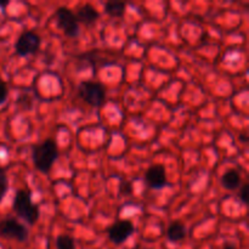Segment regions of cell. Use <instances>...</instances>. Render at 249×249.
Listing matches in <instances>:
<instances>
[{"label": "cell", "instance_id": "obj_1", "mask_svg": "<svg viewBox=\"0 0 249 249\" xmlns=\"http://www.w3.org/2000/svg\"><path fill=\"white\" fill-rule=\"evenodd\" d=\"M58 157L57 145L53 140L48 139L43 142L38 143L32 150V158H33L34 167L40 173H49L53 168V163Z\"/></svg>", "mask_w": 249, "mask_h": 249}, {"label": "cell", "instance_id": "obj_2", "mask_svg": "<svg viewBox=\"0 0 249 249\" xmlns=\"http://www.w3.org/2000/svg\"><path fill=\"white\" fill-rule=\"evenodd\" d=\"M12 209L15 213L23 219L29 225H34L39 219V207L32 201V192L28 189H21L16 192L12 202Z\"/></svg>", "mask_w": 249, "mask_h": 249}, {"label": "cell", "instance_id": "obj_3", "mask_svg": "<svg viewBox=\"0 0 249 249\" xmlns=\"http://www.w3.org/2000/svg\"><path fill=\"white\" fill-rule=\"evenodd\" d=\"M78 95L89 106L100 108L106 101V89L101 83L84 80L78 85Z\"/></svg>", "mask_w": 249, "mask_h": 249}, {"label": "cell", "instance_id": "obj_4", "mask_svg": "<svg viewBox=\"0 0 249 249\" xmlns=\"http://www.w3.org/2000/svg\"><path fill=\"white\" fill-rule=\"evenodd\" d=\"M55 18L57 27L65 36H70V38H77L79 36V22L72 10L65 6L58 7L55 14Z\"/></svg>", "mask_w": 249, "mask_h": 249}, {"label": "cell", "instance_id": "obj_5", "mask_svg": "<svg viewBox=\"0 0 249 249\" xmlns=\"http://www.w3.org/2000/svg\"><path fill=\"white\" fill-rule=\"evenodd\" d=\"M40 43L41 39L39 34H36V32L26 31L17 39L16 44H15V51L19 57H27L39 50Z\"/></svg>", "mask_w": 249, "mask_h": 249}, {"label": "cell", "instance_id": "obj_6", "mask_svg": "<svg viewBox=\"0 0 249 249\" xmlns=\"http://www.w3.org/2000/svg\"><path fill=\"white\" fill-rule=\"evenodd\" d=\"M0 236L9 240L24 242L28 238V229L14 218L2 219L0 221Z\"/></svg>", "mask_w": 249, "mask_h": 249}, {"label": "cell", "instance_id": "obj_7", "mask_svg": "<svg viewBox=\"0 0 249 249\" xmlns=\"http://www.w3.org/2000/svg\"><path fill=\"white\" fill-rule=\"evenodd\" d=\"M135 228L130 220H118L108 229V237L114 245H122L134 233Z\"/></svg>", "mask_w": 249, "mask_h": 249}, {"label": "cell", "instance_id": "obj_8", "mask_svg": "<svg viewBox=\"0 0 249 249\" xmlns=\"http://www.w3.org/2000/svg\"><path fill=\"white\" fill-rule=\"evenodd\" d=\"M145 181L147 186L152 190H160L168 184L167 172L164 165H151L145 173Z\"/></svg>", "mask_w": 249, "mask_h": 249}, {"label": "cell", "instance_id": "obj_9", "mask_svg": "<svg viewBox=\"0 0 249 249\" xmlns=\"http://www.w3.org/2000/svg\"><path fill=\"white\" fill-rule=\"evenodd\" d=\"M75 17H77L79 23L85 24V26H91L99 19L100 14L92 5L85 4L82 7H79V10L75 14Z\"/></svg>", "mask_w": 249, "mask_h": 249}, {"label": "cell", "instance_id": "obj_10", "mask_svg": "<svg viewBox=\"0 0 249 249\" xmlns=\"http://www.w3.org/2000/svg\"><path fill=\"white\" fill-rule=\"evenodd\" d=\"M167 237L172 242H180L186 237V228L181 221H173L167 229Z\"/></svg>", "mask_w": 249, "mask_h": 249}, {"label": "cell", "instance_id": "obj_11", "mask_svg": "<svg viewBox=\"0 0 249 249\" xmlns=\"http://www.w3.org/2000/svg\"><path fill=\"white\" fill-rule=\"evenodd\" d=\"M221 185L226 190H237L241 185V175L236 169H229L221 177Z\"/></svg>", "mask_w": 249, "mask_h": 249}, {"label": "cell", "instance_id": "obj_12", "mask_svg": "<svg viewBox=\"0 0 249 249\" xmlns=\"http://www.w3.org/2000/svg\"><path fill=\"white\" fill-rule=\"evenodd\" d=\"M126 4L123 1H107L105 4V14L113 18H121L125 15Z\"/></svg>", "mask_w": 249, "mask_h": 249}, {"label": "cell", "instance_id": "obj_13", "mask_svg": "<svg viewBox=\"0 0 249 249\" xmlns=\"http://www.w3.org/2000/svg\"><path fill=\"white\" fill-rule=\"evenodd\" d=\"M56 248L57 249H75V243L73 237L70 235H60L56 238Z\"/></svg>", "mask_w": 249, "mask_h": 249}, {"label": "cell", "instance_id": "obj_14", "mask_svg": "<svg viewBox=\"0 0 249 249\" xmlns=\"http://www.w3.org/2000/svg\"><path fill=\"white\" fill-rule=\"evenodd\" d=\"M7 187H9V181H7V177L5 174V170L0 167V202L4 198L5 194L7 191Z\"/></svg>", "mask_w": 249, "mask_h": 249}, {"label": "cell", "instance_id": "obj_15", "mask_svg": "<svg viewBox=\"0 0 249 249\" xmlns=\"http://www.w3.org/2000/svg\"><path fill=\"white\" fill-rule=\"evenodd\" d=\"M7 95H9V90H7L6 84L2 80H0V106L6 102Z\"/></svg>", "mask_w": 249, "mask_h": 249}, {"label": "cell", "instance_id": "obj_16", "mask_svg": "<svg viewBox=\"0 0 249 249\" xmlns=\"http://www.w3.org/2000/svg\"><path fill=\"white\" fill-rule=\"evenodd\" d=\"M248 190H249V185L246 182V184L242 185L240 190V199L243 204L248 203Z\"/></svg>", "mask_w": 249, "mask_h": 249}, {"label": "cell", "instance_id": "obj_17", "mask_svg": "<svg viewBox=\"0 0 249 249\" xmlns=\"http://www.w3.org/2000/svg\"><path fill=\"white\" fill-rule=\"evenodd\" d=\"M131 192V186L130 184H125L123 186V194L124 195H129Z\"/></svg>", "mask_w": 249, "mask_h": 249}, {"label": "cell", "instance_id": "obj_18", "mask_svg": "<svg viewBox=\"0 0 249 249\" xmlns=\"http://www.w3.org/2000/svg\"><path fill=\"white\" fill-rule=\"evenodd\" d=\"M223 249H237V248H236L235 246H232V245H226Z\"/></svg>", "mask_w": 249, "mask_h": 249}, {"label": "cell", "instance_id": "obj_19", "mask_svg": "<svg viewBox=\"0 0 249 249\" xmlns=\"http://www.w3.org/2000/svg\"><path fill=\"white\" fill-rule=\"evenodd\" d=\"M135 249H143V248H135Z\"/></svg>", "mask_w": 249, "mask_h": 249}]
</instances>
